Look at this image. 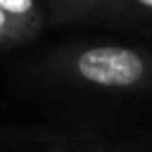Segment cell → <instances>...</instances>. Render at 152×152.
<instances>
[{
	"label": "cell",
	"mask_w": 152,
	"mask_h": 152,
	"mask_svg": "<svg viewBox=\"0 0 152 152\" xmlns=\"http://www.w3.org/2000/svg\"><path fill=\"white\" fill-rule=\"evenodd\" d=\"M116 0H43L48 26L104 24Z\"/></svg>",
	"instance_id": "obj_2"
},
{
	"label": "cell",
	"mask_w": 152,
	"mask_h": 152,
	"mask_svg": "<svg viewBox=\"0 0 152 152\" xmlns=\"http://www.w3.org/2000/svg\"><path fill=\"white\" fill-rule=\"evenodd\" d=\"M104 24L135 31H152V0H116Z\"/></svg>",
	"instance_id": "obj_3"
},
{
	"label": "cell",
	"mask_w": 152,
	"mask_h": 152,
	"mask_svg": "<svg viewBox=\"0 0 152 152\" xmlns=\"http://www.w3.org/2000/svg\"><path fill=\"white\" fill-rule=\"evenodd\" d=\"M66 152H126V150H109V147H86V150H66Z\"/></svg>",
	"instance_id": "obj_6"
},
{
	"label": "cell",
	"mask_w": 152,
	"mask_h": 152,
	"mask_svg": "<svg viewBox=\"0 0 152 152\" xmlns=\"http://www.w3.org/2000/svg\"><path fill=\"white\" fill-rule=\"evenodd\" d=\"M135 152H152V135H150V138H147L145 142H140Z\"/></svg>",
	"instance_id": "obj_7"
},
{
	"label": "cell",
	"mask_w": 152,
	"mask_h": 152,
	"mask_svg": "<svg viewBox=\"0 0 152 152\" xmlns=\"http://www.w3.org/2000/svg\"><path fill=\"white\" fill-rule=\"evenodd\" d=\"M36 36H40V31H36L33 26L19 21L17 17L7 14L5 10H0V50L7 48H19L24 43H31Z\"/></svg>",
	"instance_id": "obj_4"
},
{
	"label": "cell",
	"mask_w": 152,
	"mask_h": 152,
	"mask_svg": "<svg viewBox=\"0 0 152 152\" xmlns=\"http://www.w3.org/2000/svg\"><path fill=\"white\" fill-rule=\"evenodd\" d=\"M0 10H5L7 14L17 17L19 21L33 26V28L40 31V33H43V28L48 26V17H45L43 0H0Z\"/></svg>",
	"instance_id": "obj_5"
},
{
	"label": "cell",
	"mask_w": 152,
	"mask_h": 152,
	"mask_svg": "<svg viewBox=\"0 0 152 152\" xmlns=\"http://www.w3.org/2000/svg\"><path fill=\"white\" fill-rule=\"evenodd\" d=\"M38 71L62 90L114 100H152V45H57L43 55Z\"/></svg>",
	"instance_id": "obj_1"
}]
</instances>
